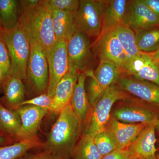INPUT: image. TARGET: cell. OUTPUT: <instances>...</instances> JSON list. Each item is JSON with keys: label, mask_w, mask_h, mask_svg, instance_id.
<instances>
[{"label": "cell", "mask_w": 159, "mask_h": 159, "mask_svg": "<svg viewBox=\"0 0 159 159\" xmlns=\"http://www.w3.org/2000/svg\"><path fill=\"white\" fill-rule=\"evenodd\" d=\"M82 123L71 103L59 113L43 147L57 159H71L81 135Z\"/></svg>", "instance_id": "cell-1"}, {"label": "cell", "mask_w": 159, "mask_h": 159, "mask_svg": "<svg viewBox=\"0 0 159 159\" xmlns=\"http://www.w3.org/2000/svg\"><path fill=\"white\" fill-rule=\"evenodd\" d=\"M19 21L25 26L30 38L38 42L48 59L57 41L51 12L39 2L34 6L22 7Z\"/></svg>", "instance_id": "cell-2"}, {"label": "cell", "mask_w": 159, "mask_h": 159, "mask_svg": "<svg viewBox=\"0 0 159 159\" xmlns=\"http://www.w3.org/2000/svg\"><path fill=\"white\" fill-rule=\"evenodd\" d=\"M10 57L9 76L27 78V66L30 52V37L19 21L14 29L2 31Z\"/></svg>", "instance_id": "cell-3"}, {"label": "cell", "mask_w": 159, "mask_h": 159, "mask_svg": "<svg viewBox=\"0 0 159 159\" xmlns=\"http://www.w3.org/2000/svg\"><path fill=\"white\" fill-rule=\"evenodd\" d=\"M89 77L87 89L89 106L93 108L102 94L107 89L124 73L122 68L113 63L100 61L95 71L88 70L85 71Z\"/></svg>", "instance_id": "cell-4"}, {"label": "cell", "mask_w": 159, "mask_h": 159, "mask_svg": "<svg viewBox=\"0 0 159 159\" xmlns=\"http://www.w3.org/2000/svg\"><path fill=\"white\" fill-rule=\"evenodd\" d=\"M128 98L125 91L116 84L111 85L93 107L85 133L94 137L96 134L105 129L109 123L111 112L114 104L117 101L125 100Z\"/></svg>", "instance_id": "cell-5"}, {"label": "cell", "mask_w": 159, "mask_h": 159, "mask_svg": "<svg viewBox=\"0 0 159 159\" xmlns=\"http://www.w3.org/2000/svg\"><path fill=\"white\" fill-rule=\"evenodd\" d=\"M108 1L81 0L77 11L74 13L77 29L88 37L100 34L102 20Z\"/></svg>", "instance_id": "cell-6"}, {"label": "cell", "mask_w": 159, "mask_h": 159, "mask_svg": "<svg viewBox=\"0 0 159 159\" xmlns=\"http://www.w3.org/2000/svg\"><path fill=\"white\" fill-rule=\"evenodd\" d=\"M30 52L27 66V76L35 89L41 94L48 91L49 67L48 59L38 42L30 38Z\"/></svg>", "instance_id": "cell-7"}, {"label": "cell", "mask_w": 159, "mask_h": 159, "mask_svg": "<svg viewBox=\"0 0 159 159\" xmlns=\"http://www.w3.org/2000/svg\"><path fill=\"white\" fill-rule=\"evenodd\" d=\"M99 61L113 63L123 69L129 60L121 43L112 30L100 33L91 44Z\"/></svg>", "instance_id": "cell-8"}, {"label": "cell", "mask_w": 159, "mask_h": 159, "mask_svg": "<svg viewBox=\"0 0 159 159\" xmlns=\"http://www.w3.org/2000/svg\"><path fill=\"white\" fill-rule=\"evenodd\" d=\"M69 70L80 73L88 70L92 59L89 37L77 29L68 42Z\"/></svg>", "instance_id": "cell-9"}, {"label": "cell", "mask_w": 159, "mask_h": 159, "mask_svg": "<svg viewBox=\"0 0 159 159\" xmlns=\"http://www.w3.org/2000/svg\"><path fill=\"white\" fill-rule=\"evenodd\" d=\"M122 24L135 32L159 27V16L142 0L128 1Z\"/></svg>", "instance_id": "cell-10"}, {"label": "cell", "mask_w": 159, "mask_h": 159, "mask_svg": "<svg viewBox=\"0 0 159 159\" xmlns=\"http://www.w3.org/2000/svg\"><path fill=\"white\" fill-rule=\"evenodd\" d=\"M68 42L57 40L48 58L49 83L47 94L53 97L57 84L69 71Z\"/></svg>", "instance_id": "cell-11"}, {"label": "cell", "mask_w": 159, "mask_h": 159, "mask_svg": "<svg viewBox=\"0 0 159 159\" xmlns=\"http://www.w3.org/2000/svg\"><path fill=\"white\" fill-rule=\"evenodd\" d=\"M123 90L141 99L142 101L159 108V86L155 84L140 80L123 73L116 83Z\"/></svg>", "instance_id": "cell-12"}, {"label": "cell", "mask_w": 159, "mask_h": 159, "mask_svg": "<svg viewBox=\"0 0 159 159\" xmlns=\"http://www.w3.org/2000/svg\"><path fill=\"white\" fill-rule=\"evenodd\" d=\"M124 74L140 80H146L159 86V68L147 53L141 52L129 60L123 67Z\"/></svg>", "instance_id": "cell-13"}, {"label": "cell", "mask_w": 159, "mask_h": 159, "mask_svg": "<svg viewBox=\"0 0 159 159\" xmlns=\"http://www.w3.org/2000/svg\"><path fill=\"white\" fill-rule=\"evenodd\" d=\"M142 103L124 104L115 110L114 116L118 121L130 124L148 123L158 119V114L152 106Z\"/></svg>", "instance_id": "cell-14"}, {"label": "cell", "mask_w": 159, "mask_h": 159, "mask_svg": "<svg viewBox=\"0 0 159 159\" xmlns=\"http://www.w3.org/2000/svg\"><path fill=\"white\" fill-rule=\"evenodd\" d=\"M157 119L148 123L127 148L137 159L148 158L156 156V126Z\"/></svg>", "instance_id": "cell-15"}, {"label": "cell", "mask_w": 159, "mask_h": 159, "mask_svg": "<svg viewBox=\"0 0 159 159\" xmlns=\"http://www.w3.org/2000/svg\"><path fill=\"white\" fill-rule=\"evenodd\" d=\"M80 73L69 70L57 84L49 111L59 114L71 103V98Z\"/></svg>", "instance_id": "cell-16"}, {"label": "cell", "mask_w": 159, "mask_h": 159, "mask_svg": "<svg viewBox=\"0 0 159 159\" xmlns=\"http://www.w3.org/2000/svg\"><path fill=\"white\" fill-rule=\"evenodd\" d=\"M15 110L20 118L25 139L37 136L43 119L49 110L31 105L21 106Z\"/></svg>", "instance_id": "cell-17"}, {"label": "cell", "mask_w": 159, "mask_h": 159, "mask_svg": "<svg viewBox=\"0 0 159 159\" xmlns=\"http://www.w3.org/2000/svg\"><path fill=\"white\" fill-rule=\"evenodd\" d=\"M148 123L130 124L120 122L114 117L111 118L108 125L116 138V150L128 148Z\"/></svg>", "instance_id": "cell-18"}, {"label": "cell", "mask_w": 159, "mask_h": 159, "mask_svg": "<svg viewBox=\"0 0 159 159\" xmlns=\"http://www.w3.org/2000/svg\"><path fill=\"white\" fill-rule=\"evenodd\" d=\"M50 12L56 40L68 42L77 30L74 13L59 10H52Z\"/></svg>", "instance_id": "cell-19"}, {"label": "cell", "mask_w": 159, "mask_h": 159, "mask_svg": "<svg viewBox=\"0 0 159 159\" xmlns=\"http://www.w3.org/2000/svg\"><path fill=\"white\" fill-rule=\"evenodd\" d=\"M86 78L85 71L80 73L74 86L70 103L74 111L82 122L87 117L89 107L88 97L85 88Z\"/></svg>", "instance_id": "cell-20"}, {"label": "cell", "mask_w": 159, "mask_h": 159, "mask_svg": "<svg viewBox=\"0 0 159 159\" xmlns=\"http://www.w3.org/2000/svg\"><path fill=\"white\" fill-rule=\"evenodd\" d=\"M128 1H108L102 20L100 33L111 31L122 24Z\"/></svg>", "instance_id": "cell-21"}, {"label": "cell", "mask_w": 159, "mask_h": 159, "mask_svg": "<svg viewBox=\"0 0 159 159\" xmlns=\"http://www.w3.org/2000/svg\"><path fill=\"white\" fill-rule=\"evenodd\" d=\"M0 129L21 139H25L21 121L15 110L9 109L0 104Z\"/></svg>", "instance_id": "cell-22"}, {"label": "cell", "mask_w": 159, "mask_h": 159, "mask_svg": "<svg viewBox=\"0 0 159 159\" xmlns=\"http://www.w3.org/2000/svg\"><path fill=\"white\" fill-rule=\"evenodd\" d=\"M43 146L37 136L22 139L13 145L0 147V159H17L31 149Z\"/></svg>", "instance_id": "cell-23"}, {"label": "cell", "mask_w": 159, "mask_h": 159, "mask_svg": "<svg viewBox=\"0 0 159 159\" xmlns=\"http://www.w3.org/2000/svg\"><path fill=\"white\" fill-rule=\"evenodd\" d=\"M4 86L6 102L15 109L25 101V87L21 79L9 76L6 78Z\"/></svg>", "instance_id": "cell-24"}, {"label": "cell", "mask_w": 159, "mask_h": 159, "mask_svg": "<svg viewBox=\"0 0 159 159\" xmlns=\"http://www.w3.org/2000/svg\"><path fill=\"white\" fill-rule=\"evenodd\" d=\"M136 43L139 51L150 53L159 49V27L135 31Z\"/></svg>", "instance_id": "cell-25"}, {"label": "cell", "mask_w": 159, "mask_h": 159, "mask_svg": "<svg viewBox=\"0 0 159 159\" xmlns=\"http://www.w3.org/2000/svg\"><path fill=\"white\" fill-rule=\"evenodd\" d=\"M18 1L15 0H0V16L3 31L14 29L18 23Z\"/></svg>", "instance_id": "cell-26"}, {"label": "cell", "mask_w": 159, "mask_h": 159, "mask_svg": "<svg viewBox=\"0 0 159 159\" xmlns=\"http://www.w3.org/2000/svg\"><path fill=\"white\" fill-rule=\"evenodd\" d=\"M112 30L121 43L129 60L141 54L142 52L136 43L135 32L132 29L122 24Z\"/></svg>", "instance_id": "cell-27"}, {"label": "cell", "mask_w": 159, "mask_h": 159, "mask_svg": "<svg viewBox=\"0 0 159 159\" xmlns=\"http://www.w3.org/2000/svg\"><path fill=\"white\" fill-rule=\"evenodd\" d=\"M74 159H102L94 142V137L84 133L76 145L73 154Z\"/></svg>", "instance_id": "cell-28"}, {"label": "cell", "mask_w": 159, "mask_h": 159, "mask_svg": "<svg viewBox=\"0 0 159 159\" xmlns=\"http://www.w3.org/2000/svg\"><path fill=\"white\" fill-rule=\"evenodd\" d=\"M94 142L102 157L117 149L115 135L109 125L94 137Z\"/></svg>", "instance_id": "cell-29"}, {"label": "cell", "mask_w": 159, "mask_h": 159, "mask_svg": "<svg viewBox=\"0 0 159 159\" xmlns=\"http://www.w3.org/2000/svg\"><path fill=\"white\" fill-rule=\"evenodd\" d=\"M40 3L51 11L52 10L68 11L75 13L78 9L79 0H43Z\"/></svg>", "instance_id": "cell-30"}, {"label": "cell", "mask_w": 159, "mask_h": 159, "mask_svg": "<svg viewBox=\"0 0 159 159\" xmlns=\"http://www.w3.org/2000/svg\"><path fill=\"white\" fill-rule=\"evenodd\" d=\"M10 66L11 63L9 51L2 32H0V70L4 78H7L9 77Z\"/></svg>", "instance_id": "cell-31"}, {"label": "cell", "mask_w": 159, "mask_h": 159, "mask_svg": "<svg viewBox=\"0 0 159 159\" xmlns=\"http://www.w3.org/2000/svg\"><path fill=\"white\" fill-rule=\"evenodd\" d=\"M52 102V97H50L47 93L41 94L37 97L23 101L20 106L26 105L35 106L42 108L50 109Z\"/></svg>", "instance_id": "cell-32"}, {"label": "cell", "mask_w": 159, "mask_h": 159, "mask_svg": "<svg viewBox=\"0 0 159 159\" xmlns=\"http://www.w3.org/2000/svg\"><path fill=\"white\" fill-rule=\"evenodd\" d=\"M102 159H138L127 148L116 150L102 157Z\"/></svg>", "instance_id": "cell-33"}, {"label": "cell", "mask_w": 159, "mask_h": 159, "mask_svg": "<svg viewBox=\"0 0 159 159\" xmlns=\"http://www.w3.org/2000/svg\"><path fill=\"white\" fill-rule=\"evenodd\" d=\"M17 159H57L47 152L43 151L37 153H26Z\"/></svg>", "instance_id": "cell-34"}, {"label": "cell", "mask_w": 159, "mask_h": 159, "mask_svg": "<svg viewBox=\"0 0 159 159\" xmlns=\"http://www.w3.org/2000/svg\"><path fill=\"white\" fill-rule=\"evenodd\" d=\"M142 1L159 16V0H142Z\"/></svg>", "instance_id": "cell-35"}, {"label": "cell", "mask_w": 159, "mask_h": 159, "mask_svg": "<svg viewBox=\"0 0 159 159\" xmlns=\"http://www.w3.org/2000/svg\"><path fill=\"white\" fill-rule=\"evenodd\" d=\"M147 53L155 61L157 62H159V49L157 51H155V52Z\"/></svg>", "instance_id": "cell-36"}, {"label": "cell", "mask_w": 159, "mask_h": 159, "mask_svg": "<svg viewBox=\"0 0 159 159\" xmlns=\"http://www.w3.org/2000/svg\"><path fill=\"white\" fill-rule=\"evenodd\" d=\"M156 129V132H157L159 134V118L157 119V121Z\"/></svg>", "instance_id": "cell-37"}, {"label": "cell", "mask_w": 159, "mask_h": 159, "mask_svg": "<svg viewBox=\"0 0 159 159\" xmlns=\"http://www.w3.org/2000/svg\"><path fill=\"white\" fill-rule=\"evenodd\" d=\"M140 159H157V156H156L148 158Z\"/></svg>", "instance_id": "cell-38"}, {"label": "cell", "mask_w": 159, "mask_h": 159, "mask_svg": "<svg viewBox=\"0 0 159 159\" xmlns=\"http://www.w3.org/2000/svg\"><path fill=\"white\" fill-rule=\"evenodd\" d=\"M3 77L2 73V71L0 70V80H2V78Z\"/></svg>", "instance_id": "cell-39"}, {"label": "cell", "mask_w": 159, "mask_h": 159, "mask_svg": "<svg viewBox=\"0 0 159 159\" xmlns=\"http://www.w3.org/2000/svg\"><path fill=\"white\" fill-rule=\"evenodd\" d=\"M0 29H1L2 31H3L2 28V25H1V16H0Z\"/></svg>", "instance_id": "cell-40"}, {"label": "cell", "mask_w": 159, "mask_h": 159, "mask_svg": "<svg viewBox=\"0 0 159 159\" xmlns=\"http://www.w3.org/2000/svg\"><path fill=\"white\" fill-rule=\"evenodd\" d=\"M157 157H159V151L156 154Z\"/></svg>", "instance_id": "cell-41"}, {"label": "cell", "mask_w": 159, "mask_h": 159, "mask_svg": "<svg viewBox=\"0 0 159 159\" xmlns=\"http://www.w3.org/2000/svg\"><path fill=\"white\" fill-rule=\"evenodd\" d=\"M157 64H158V67H159V62H157Z\"/></svg>", "instance_id": "cell-42"}, {"label": "cell", "mask_w": 159, "mask_h": 159, "mask_svg": "<svg viewBox=\"0 0 159 159\" xmlns=\"http://www.w3.org/2000/svg\"><path fill=\"white\" fill-rule=\"evenodd\" d=\"M157 157V159H159V157Z\"/></svg>", "instance_id": "cell-43"}]
</instances>
